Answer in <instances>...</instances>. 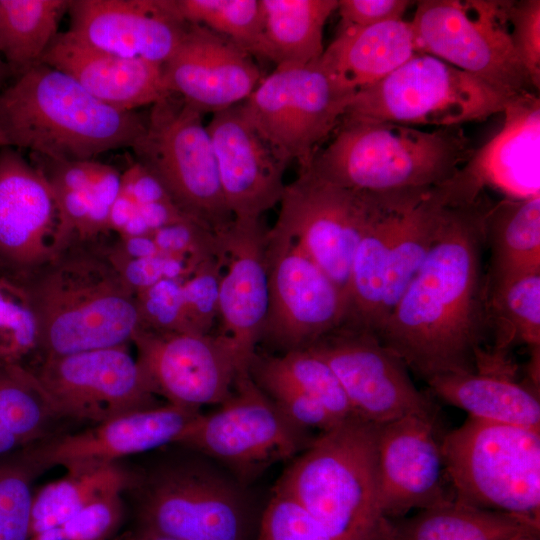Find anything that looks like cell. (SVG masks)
I'll use <instances>...</instances> for the list:
<instances>
[{"label": "cell", "instance_id": "6da1fadb", "mask_svg": "<svg viewBox=\"0 0 540 540\" xmlns=\"http://www.w3.org/2000/svg\"><path fill=\"white\" fill-rule=\"evenodd\" d=\"M485 192L443 207L432 246L375 333L425 381L476 372L484 351L487 290L483 272Z\"/></svg>", "mask_w": 540, "mask_h": 540}, {"label": "cell", "instance_id": "7a4b0ae2", "mask_svg": "<svg viewBox=\"0 0 540 540\" xmlns=\"http://www.w3.org/2000/svg\"><path fill=\"white\" fill-rule=\"evenodd\" d=\"M16 276L36 318L38 357L128 345L141 328L136 293L96 242L67 246Z\"/></svg>", "mask_w": 540, "mask_h": 540}, {"label": "cell", "instance_id": "3957f363", "mask_svg": "<svg viewBox=\"0 0 540 540\" xmlns=\"http://www.w3.org/2000/svg\"><path fill=\"white\" fill-rule=\"evenodd\" d=\"M146 122L91 96L65 73L39 62L0 89V147L55 161L92 160L133 148Z\"/></svg>", "mask_w": 540, "mask_h": 540}, {"label": "cell", "instance_id": "277c9868", "mask_svg": "<svg viewBox=\"0 0 540 540\" xmlns=\"http://www.w3.org/2000/svg\"><path fill=\"white\" fill-rule=\"evenodd\" d=\"M379 424L351 415L294 457L273 491L303 507L332 540H389L379 505Z\"/></svg>", "mask_w": 540, "mask_h": 540}, {"label": "cell", "instance_id": "5b68a950", "mask_svg": "<svg viewBox=\"0 0 540 540\" xmlns=\"http://www.w3.org/2000/svg\"><path fill=\"white\" fill-rule=\"evenodd\" d=\"M342 119L333 140L315 153L306 169L357 191L440 186L453 179L475 152L459 126L425 131L391 122Z\"/></svg>", "mask_w": 540, "mask_h": 540}, {"label": "cell", "instance_id": "8992f818", "mask_svg": "<svg viewBox=\"0 0 540 540\" xmlns=\"http://www.w3.org/2000/svg\"><path fill=\"white\" fill-rule=\"evenodd\" d=\"M182 448V447H181ZM134 471L127 492L140 530L178 540H255L258 512L247 484L189 449Z\"/></svg>", "mask_w": 540, "mask_h": 540}, {"label": "cell", "instance_id": "52a82bcc", "mask_svg": "<svg viewBox=\"0 0 540 540\" xmlns=\"http://www.w3.org/2000/svg\"><path fill=\"white\" fill-rule=\"evenodd\" d=\"M454 501L540 524V432L469 416L444 434Z\"/></svg>", "mask_w": 540, "mask_h": 540}, {"label": "cell", "instance_id": "ba28073f", "mask_svg": "<svg viewBox=\"0 0 540 540\" xmlns=\"http://www.w3.org/2000/svg\"><path fill=\"white\" fill-rule=\"evenodd\" d=\"M513 98L473 74L417 53L378 83L357 91L343 118L454 127L503 113Z\"/></svg>", "mask_w": 540, "mask_h": 540}, {"label": "cell", "instance_id": "9c48e42d", "mask_svg": "<svg viewBox=\"0 0 540 540\" xmlns=\"http://www.w3.org/2000/svg\"><path fill=\"white\" fill-rule=\"evenodd\" d=\"M314 439L246 372L237 376L230 396L215 411L200 413L174 446L208 457L248 484L272 465L291 461Z\"/></svg>", "mask_w": 540, "mask_h": 540}, {"label": "cell", "instance_id": "30bf717a", "mask_svg": "<svg viewBox=\"0 0 540 540\" xmlns=\"http://www.w3.org/2000/svg\"><path fill=\"white\" fill-rule=\"evenodd\" d=\"M202 115L170 92L152 105L145 130L132 149L187 216L219 235L234 217L225 201Z\"/></svg>", "mask_w": 540, "mask_h": 540}, {"label": "cell", "instance_id": "8fae6325", "mask_svg": "<svg viewBox=\"0 0 540 540\" xmlns=\"http://www.w3.org/2000/svg\"><path fill=\"white\" fill-rule=\"evenodd\" d=\"M503 0H421L413 25L418 51L473 74L511 96L538 93L513 47Z\"/></svg>", "mask_w": 540, "mask_h": 540}, {"label": "cell", "instance_id": "7c38bea8", "mask_svg": "<svg viewBox=\"0 0 540 540\" xmlns=\"http://www.w3.org/2000/svg\"><path fill=\"white\" fill-rule=\"evenodd\" d=\"M388 193L345 188L303 169L285 186L271 230L293 241L349 300L355 250Z\"/></svg>", "mask_w": 540, "mask_h": 540}, {"label": "cell", "instance_id": "4fadbf2b", "mask_svg": "<svg viewBox=\"0 0 540 540\" xmlns=\"http://www.w3.org/2000/svg\"><path fill=\"white\" fill-rule=\"evenodd\" d=\"M355 93L333 79L317 60L276 66L240 107L274 149L288 163L296 160L302 170L342 120Z\"/></svg>", "mask_w": 540, "mask_h": 540}, {"label": "cell", "instance_id": "5bb4252c", "mask_svg": "<svg viewBox=\"0 0 540 540\" xmlns=\"http://www.w3.org/2000/svg\"><path fill=\"white\" fill-rule=\"evenodd\" d=\"M25 367L60 419L95 424L160 405L128 345L38 357Z\"/></svg>", "mask_w": 540, "mask_h": 540}, {"label": "cell", "instance_id": "9a60e30c", "mask_svg": "<svg viewBox=\"0 0 540 540\" xmlns=\"http://www.w3.org/2000/svg\"><path fill=\"white\" fill-rule=\"evenodd\" d=\"M269 303L260 344L280 354L305 349L350 316L343 292L290 239L266 234Z\"/></svg>", "mask_w": 540, "mask_h": 540}, {"label": "cell", "instance_id": "2e32d148", "mask_svg": "<svg viewBox=\"0 0 540 540\" xmlns=\"http://www.w3.org/2000/svg\"><path fill=\"white\" fill-rule=\"evenodd\" d=\"M307 349L331 367L354 415L366 421L383 424L409 414L436 413L404 362L369 329L346 321Z\"/></svg>", "mask_w": 540, "mask_h": 540}, {"label": "cell", "instance_id": "e0dca14e", "mask_svg": "<svg viewBox=\"0 0 540 540\" xmlns=\"http://www.w3.org/2000/svg\"><path fill=\"white\" fill-rule=\"evenodd\" d=\"M131 343L156 396L166 403L200 410L231 394L241 372L226 341L215 334L139 328Z\"/></svg>", "mask_w": 540, "mask_h": 540}, {"label": "cell", "instance_id": "ac0fdd59", "mask_svg": "<svg viewBox=\"0 0 540 540\" xmlns=\"http://www.w3.org/2000/svg\"><path fill=\"white\" fill-rule=\"evenodd\" d=\"M436 413L409 414L379 424V505L388 520L454 501Z\"/></svg>", "mask_w": 540, "mask_h": 540}, {"label": "cell", "instance_id": "d6986e66", "mask_svg": "<svg viewBox=\"0 0 540 540\" xmlns=\"http://www.w3.org/2000/svg\"><path fill=\"white\" fill-rule=\"evenodd\" d=\"M198 409L165 403L129 412L71 433L51 434L22 449L37 471L63 467L66 471L116 464L120 460L174 445Z\"/></svg>", "mask_w": 540, "mask_h": 540}, {"label": "cell", "instance_id": "ffe728a7", "mask_svg": "<svg viewBox=\"0 0 540 540\" xmlns=\"http://www.w3.org/2000/svg\"><path fill=\"white\" fill-rule=\"evenodd\" d=\"M266 234L260 219H234L217 235L223 261L217 335L232 349L241 372H249L268 310Z\"/></svg>", "mask_w": 540, "mask_h": 540}, {"label": "cell", "instance_id": "44dd1931", "mask_svg": "<svg viewBox=\"0 0 540 540\" xmlns=\"http://www.w3.org/2000/svg\"><path fill=\"white\" fill-rule=\"evenodd\" d=\"M65 33L86 46L163 66L188 26L174 0H72Z\"/></svg>", "mask_w": 540, "mask_h": 540}, {"label": "cell", "instance_id": "7402d4cb", "mask_svg": "<svg viewBox=\"0 0 540 540\" xmlns=\"http://www.w3.org/2000/svg\"><path fill=\"white\" fill-rule=\"evenodd\" d=\"M58 211L39 167L0 150V272L23 274L57 253Z\"/></svg>", "mask_w": 540, "mask_h": 540}, {"label": "cell", "instance_id": "603a6c76", "mask_svg": "<svg viewBox=\"0 0 540 540\" xmlns=\"http://www.w3.org/2000/svg\"><path fill=\"white\" fill-rule=\"evenodd\" d=\"M206 129L228 209L237 220L260 219L282 198L288 162L251 124L240 105L213 113Z\"/></svg>", "mask_w": 540, "mask_h": 540}, {"label": "cell", "instance_id": "cb8c5ba5", "mask_svg": "<svg viewBox=\"0 0 540 540\" xmlns=\"http://www.w3.org/2000/svg\"><path fill=\"white\" fill-rule=\"evenodd\" d=\"M168 92L202 114L245 101L262 79L252 56L228 38L189 24L179 46L162 66Z\"/></svg>", "mask_w": 540, "mask_h": 540}, {"label": "cell", "instance_id": "d4e9b609", "mask_svg": "<svg viewBox=\"0 0 540 540\" xmlns=\"http://www.w3.org/2000/svg\"><path fill=\"white\" fill-rule=\"evenodd\" d=\"M501 130L452 179L464 196L477 197L486 188L504 198L540 195V100L527 92L507 104Z\"/></svg>", "mask_w": 540, "mask_h": 540}, {"label": "cell", "instance_id": "484cf974", "mask_svg": "<svg viewBox=\"0 0 540 540\" xmlns=\"http://www.w3.org/2000/svg\"><path fill=\"white\" fill-rule=\"evenodd\" d=\"M40 62L74 79L91 96L120 111L153 105L168 95L162 66L125 58L58 33Z\"/></svg>", "mask_w": 540, "mask_h": 540}, {"label": "cell", "instance_id": "4316f807", "mask_svg": "<svg viewBox=\"0 0 540 540\" xmlns=\"http://www.w3.org/2000/svg\"><path fill=\"white\" fill-rule=\"evenodd\" d=\"M41 171L58 211L57 252L76 243H95L110 230V213L120 192L121 174L94 160L55 161Z\"/></svg>", "mask_w": 540, "mask_h": 540}, {"label": "cell", "instance_id": "83f0119b", "mask_svg": "<svg viewBox=\"0 0 540 540\" xmlns=\"http://www.w3.org/2000/svg\"><path fill=\"white\" fill-rule=\"evenodd\" d=\"M417 53L413 25L400 19L340 29L319 61L340 85L357 92L378 83Z\"/></svg>", "mask_w": 540, "mask_h": 540}, {"label": "cell", "instance_id": "f1b7e54d", "mask_svg": "<svg viewBox=\"0 0 540 540\" xmlns=\"http://www.w3.org/2000/svg\"><path fill=\"white\" fill-rule=\"evenodd\" d=\"M426 382L436 396L471 417L540 430L539 397L530 386L517 382L513 374L451 373Z\"/></svg>", "mask_w": 540, "mask_h": 540}, {"label": "cell", "instance_id": "f546056e", "mask_svg": "<svg viewBox=\"0 0 540 540\" xmlns=\"http://www.w3.org/2000/svg\"><path fill=\"white\" fill-rule=\"evenodd\" d=\"M539 532L528 519L453 501L391 520L389 540H515Z\"/></svg>", "mask_w": 540, "mask_h": 540}, {"label": "cell", "instance_id": "4dcf8cb0", "mask_svg": "<svg viewBox=\"0 0 540 540\" xmlns=\"http://www.w3.org/2000/svg\"><path fill=\"white\" fill-rule=\"evenodd\" d=\"M260 57L276 66L305 65L324 52L323 29L338 0H260Z\"/></svg>", "mask_w": 540, "mask_h": 540}, {"label": "cell", "instance_id": "1f68e13d", "mask_svg": "<svg viewBox=\"0 0 540 540\" xmlns=\"http://www.w3.org/2000/svg\"><path fill=\"white\" fill-rule=\"evenodd\" d=\"M485 243L491 250L487 284L540 272V195L491 203L485 216Z\"/></svg>", "mask_w": 540, "mask_h": 540}, {"label": "cell", "instance_id": "d6a6232c", "mask_svg": "<svg viewBox=\"0 0 540 540\" xmlns=\"http://www.w3.org/2000/svg\"><path fill=\"white\" fill-rule=\"evenodd\" d=\"M132 476L133 470L119 463L66 471L34 493L30 536L63 524L97 501L122 496Z\"/></svg>", "mask_w": 540, "mask_h": 540}, {"label": "cell", "instance_id": "836d02e7", "mask_svg": "<svg viewBox=\"0 0 540 540\" xmlns=\"http://www.w3.org/2000/svg\"><path fill=\"white\" fill-rule=\"evenodd\" d=\"M487 327L493 331L490 355L506 360L514 345L540 347V272L486 283Z\"/></svg>", "mask_w": 540, "mask_h": 540}, {"label": "cell", "instance_id": "e575fe53", "mask_svg": "<svg viewBox=\"0 0 540 540\" xmlns=\"http://www.w3.org/2000/svg\"><path fill=\"white\" fill-rule=\"evenodd\" d=\"M57 419L27 367L0 363V457L50 436Z\"/></svg>", "mask_w": 540, "mask_h": 540}, {"label": "cell", "instance_id": "d590c367", "mask_svg": "<svg viewBox=\"0 0 540 540\" xmlns=\"http://www.w3.org/2000/svg\"><path fill=\"white\" fill-rule=\"evenodd\" d=\"M66 0H0V57L11 77L40 62L58 34Z\"/></svg>", "mask_w": 540, "mask_h": 540}, {"label": "cell", "instance_id": "8d00e7d4", "mask_svg": "<svg viewBox=\"0 0 540 540\" xmlns=\"http://www.w3.org/2000/svg\"><path fill=\"white\" fill-rule=\"evenodd\" d=\"M179 15L224 36L251 56H259L262 38L260 0H174Z\"/></svg>", "mask_w": 540, "mask_h": 540}, {"label": "cell", "instance_id": "74e56055", "mask_svg": "<svg viewBox=\"0 0 540 540\" xmlns=\"http://www.w3.org/2000/svg\"><path fill=\"white\" fill-rule=\"evenodd\" d=\"M38 354V327L26 289L16 275L0 272V363L26 366Z\"/></svg>", "mask_w": 540, "mask_h": 540}, {"label": "cell", "instance_id": "f35d334b", "mask_svg": "<svg viewBox=\"0 0 540 540\" xmlns=\"http://www.w3.org/2000/svg\"><path fill=\"white\" fill-rule=\"evenodd\" d=\"M261 355L275 372L321 403L336 418L343 420L354 415L337 376L311 350L305 348L279 355Z\"/></svg>", "mask_w": 540, "mask_h": 540}, {"label": "cell", "instance_id": "ab89813d", "mask_svg": "<svg viewBox=\"0 0 540 540\" xmlns=\"http://www.w3.org/2000/svg\"><path fill=\"white\" fill-rule=\"evenodd\" d=\"M249 374L277 407L298 426L310 431L317 429L322 433L342 421L275 372L258 352L251 361Z\"/></svg>", "mask_w": 540, "mask_h": 540}, {"label": "cell", "instance_id": "60d3db41", "mask_svg": "<svg viewBox=\"0 0 540 540\" xmlns=\"http://www.w3.org/2000/svg\"><path fill=\"white\" fill-rule=\"evenodd\" d=\"M35 474L21 450L0 462V540H28Z\"/></svg>", "mask_w": 540, "mask_h": 540}, {"label": "cell", "instance_id": "b9f144b4", "mask_svg": "<svg viewBox=\"0 0 540 540\" xmlns=\"http://www.w3.org/2000/svg\"><path fill=\"white\" fill-rule=\"evenodd\" d=\"M222 256L209 257L182 282L185 331L210 334L218 319Z\"/></svg>", "mask_w": 540, "mask_h": 540}, {"label": "cell", "instance_id": "7bdbcfd3", "mask_svg": "<svg viewBox=\"0 0 540 540\" xmlns=\"http://www.w3.org/2000/svg\"><path fill=\"white\" fill-rule=\"evenodd\" d=\"M106 253L126 283L137 293L162 280H185L205 259L158 253L128 258L105 246ZM212 257V256H211Z\"/></svg>", "mask_w": 540, "mask_h": 540}, {"label": "cell", "instance_id": "ee69618b", "mask_svg": "<svg viewBox=\"0 0 540 540\" xmlns=\"http://www.w3.org/2000/svg\"><path fill=\"white\" fill-rule=\"evenodd\" d=\"M255 540H332L315 519L290 497L272 491Z\"/></svg>", "mask_w": 540, "mask_h": 540}, {"label": "cell", "instance_id": "f6af8a7d", "mask_svg": "<svg viewBox=\"0 0 540 540\" xmlns=\"http://www.w3.org/2000/svg\"><path fill=\"white\" fill-rule=\"evenodd\" d=\"M121 496L97 501L63 524L29 537L28 540H103L121 520Z\"/></svg>", "mask_w": 540, "mask_h": 540}, {"label": "cell", "instance_id": "bcb514c9", "mask_svg": "<svg viewBox=\"0 0 540 540\" xmlns=\"http://www.w3.org/2000/svg\"><path fill=\"white\" fill-rule=\"evenodd\" d=\"M183 281L162 280L136 293L141 327L186 332Z\"/></svg>", "mask_w": 540, "mask_h": 540}, {"label": "cell", "instance_id": "7dc6e473", "mask_svg": "<svg viewBox=\"0 0 540 540\" xmlns=\"http://www.w3.org/2000/svg\"><path fill=\"white\" fill-rule=\"evenodd\" d=\"M509 28L513 47L534 89L540 87V1H511Z\"/></svg>", "mask_w": 540, "mask_h": 540}, {"label": "cell", "instance_id": "c3c4849f", "mask_svg": "<svg viewBox=\"0 0 540 540\" xmlns=\"http://www.w3.org/2000/svg\"><path fill=\"white\" fill-rule=\"evenodd\" d=\"M161 253L207 258L220 253L218 236L189 220L150 234Z\"/></svg>", "mask_w": 540, "mask_h": 540}, {"label": "cell", "instance_id": "681fc988", "mask_svg": "<svg viewBox=\"0 0 540 540\" xmlns=\"http://www.w3.org/2000/svg\"><path fill=\"white\" fill-rule=\"evenodd\" d=\"M412 2L407 0H338L341 28H362L400 20Z\"/></svg>", "mask_w": 540, "mask_h": 540}, {"label": "cell", "instance_id": "f907efd6", "mask_svg": "<svg viewBox=\"0 0 540 540\" xmlns=\"http://www.w3.org/2000/svg\"><path fill=\"white\" fill-rule=\"evenodd\" d=\"M120 193L133 200L138 206L173 201L158 178L139 162L134 163L121 174Z\"/></svg>", "mask_w": 540, "mask_h": 540}, {"label": "cell", "instance_id": "816d5d0a", "mask_svg": "<svg viewBox=\"0 0 540 540\" xmlns=\"http://www.w3.org/2000/svg\"><path fill=\"white\" fill-rule=\"evenodd\" d=\"M138 210L150 234L158 229L173 224L193 220L187 216L173 201H163L140 205L138 206Z\"/></svg>", "mask_w": 540, "mask_h": 540}, {"label": "cell", "instance_id": "f5cc1de1", "mask_svg": "<svg viewBox=\"0 0 540 540\" xmlns=\"http://www.w3.org/2000/svg\"><path fill=\"white\" fill-rule=\"evenodd\" d=\"M138 214V205L119 192L110 213V230L122 233L126 225Z\"/></svg>", "mask_w": 540, "mask_h": 540}, {"label": "cell", "instance_id": "db71d44e", "mask_svg": "<svg viewBox=\"0 0 540 540\" xmlns=\"http://www.w3.org/2000/svg\"><path fill=\"white\" fill-rule=\"evenodd\" d=\"M131 540H178V539L139 530L138 533L135 534Z\"/></svg>", "mask_w": 540, "mask_h": 540}, {"label": "cell", "instance_id": "11a10c76", "mask_svg": "<svg viewBox=\"0 0 540 540\" xmlns=\"http://www.w3.org/2000/svg\"><path fill=\"white\" fill-rule=\"evenodd\" d=\"M11 77L10 71L2 58L0 57V89L6 83L7 79Z\"/></svg>", "mask_w": 540, "mask_h": 540}, {"label": "cell", "instance_id": "9f6ffc18", "mask_svg": "<svg viewBox=\"0 0 540 540\" xmlns=\"http://www.w3.org/2000/svg\"><path fill=\"white\" fill-rule=\"evenodd\" d=\"M515 540H540V539H539V533H532V534L521 536Z\"/></svg>", "mask_w": 540, "mask_h": 540}]
</instances>
